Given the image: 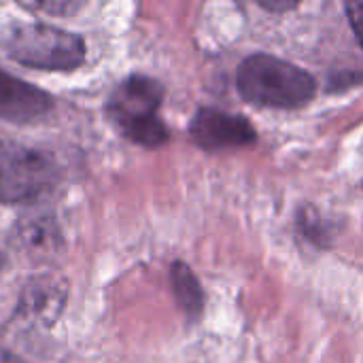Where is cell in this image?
<instances>
[{"label":"cell","mask_w":363,"mask_h":363,"mask_svg":"<svg viewBox=\"0 0 363 363\" xmlns=\"http://www.w3.org/2000/svg\"><path fill=\"white\" fill-rule=\"evenodd\" d=\"M298 230L300 234L311 240L317 247H330V238H332V230L325 223V219L317 213V208L313 206H302L298 211Z\"/></svg>","instance_id":"cell-10"},{"label":"cell","mask_w":363,"mask_h":363,"mask_svg":"<svg viewBox=\"0 0 363 363\" xmlns=\"http://www.w3.org/2000/svg\"><path fill=\"white\" fill-rule=\"evenodd\" d=\"M170 287L174 294V300L179 308L185 313L187 319H198L204 311L206 296L198 281V277L191 272V268L185 262H172L170 266Z\"/></svg>","instance_id":"cell-9"},{"label":"cell","mask_w":363,"mask_h":363,"mask_svg":"<svg viewBox=\"0 0 363 363\" xmlns=\"http://www.w3.org/2000/svg\"><path fill=\"white\" fill-rule=\"evenodd\" d=\"M264 9H268V11H287V9H294L296 4L294 2H259Z\"/></svg>","instance_id":"cell-13"},{"label":"cell","mask_w":363,"mask_h":363,"mask_svg":"<svg viewBox=\"0 0 363 363\" xmlns=\"http://www.w3.org/2000/svg\"><path fill=\"white\" fill-rule=\"evenodd\" d=\"M240 96L255 106L300 108L306 106L317 89L315 79L300 66L274 55H249L236 72Z\"/></svg>","instance_id":"cell-2"},{"label":"cell","mask_w":363,"mask_h":363,"mask_svg":"<svg viewBox=\"0 0 363 363\" xmlns=\"http://www.w3.org/2000/svg\"><path fill=\"white\" fill-rule=\"evenodd\" d=\"M347 15H349V21L353 26V32L359 40V45L363 47V2H347Z\"/></svg>","instance_id":"cell-12"},{"label":"cell","mask_w":363,"mask_h":363,"mask_svg":"<svg viewBox=\"0 0 363 363\" xmlns=\"http://www.w3.org/2000/svg\"><path fill=\"white\" fill-rule=\"evenodd\" d=\"M62 179L53 155L15 140H0V204H28L49 191Z\"/></svg>","instance_id":"cell-4"},{"label":"cell","mask_w":363,"mask_h":363,"mask_svg":"<svg viewBox=\"0 0 363 363\" xmlns=\"http://www.w3.org/2000/svg\"><path fill=\"white\" fill-rule=\"evenodd\" d=\"M4 266V257H2V253H0V268Z\"/></svg>","instance_id":"cell-14"},{"label":"cell","mask_w":363,"mask_h":363,"mask_svg":"<svg viewBox=\"0 0 363 363\" xmlns=\"http://www.w3.org/2000/svg\"><path fill=\"white\" fill-rule=\"evenodd\" d=\"M189 134L200 149L211 153L234 147H249L257 140V132L247 117L211 106L198 108L191 119Z\"/></svg>","instance_id":"cell-5"},{"label":"cell","mask_w":363,"mask_h":363,"mask_svg":"<svg viewBox=\"0 0 363 363\" xmlns=\"http://www.w3.org/2000/svg\"><path fill=\"white\" fill-rule=\"evenodd\" d=\"M9 245L32 262H49L64 251V236L53 215H28L11 228Z\"/></svg>","instance_id":"cell-6"},{"label":"cell","mask_w":363,"mask_h":363,"mask_svg":"<svg viewBox=\"0 0 363 363\" xmlns=\"http://www.w3.org/2000/svg\"><path fill=\"white\" fill-rule=\"evenodd\" d=\"M4 55L21 66L49 72H72L85 62V40L49 23H11L0 34Z\"/></svg>","instance_id":"cell-3"},{"label":"cell","mask_w":363,"mask_h":363,"mask_svg":"<svg viewBox=\"0 0 363 363\" xmlns=\"http://www.w3.org/2000/svg\"><path fill=\"white\" fill-rule=\"evenodd\" d=\"M66 298L68 289L64 281L49 274L34 277L23 285L15 315L17 319H26L32 323L53 325L66 306Z\"/></svg>","instance_id":"cell-8"},{"label":"cell","mask_w":363,"mask_h":363,"mask_svg":"<svg viewBox=\"0 0 363 363\" xmlns=\"http://www.w3.org/2000/svg\"><path fill=\"white\" fill-rule=\"evenodd\" d=\"M23 9H34V11H45L51 15H70L81 9V2H70V0H49V2H30L21 4Z\"/></svg>","instance_id":"cell-11"},{"label":"cell","mask_w":363,"mask_h":363,"mask_svg":"<svg viewBox=\"0 0 363 363\" xmlns=\"http://www.w3.org/2000/svg\"><path fill=\"white\" fill-rule=\"evenodd\" d=\"M162 100L164 85L136 72L115 85L106 100V115L123 138L145 149H157L170 138V130L157 115Z\"/></svg>","instance_id":"cell-1"},{"label":"cell","mask_w":363,"mask_h":363,"mask_svg":"<svg viewBox=\"0 0 363 363\" xmlns=\"http://www.w3.org/2000/svg\"><path fill=\"white\" fill-rule=\"evenodd\" d=\"M53 111V96L0 70V119L26 125Z\"/></svg>","instance_id":"cell-7"}]
</instances>
